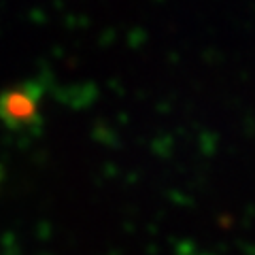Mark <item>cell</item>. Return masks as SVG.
<instances>
[{
	"instance_id": "cell-1",
	"label": "cell",
	"mask_w": 255,
	"mask_h": 255,
	"mask_svg": "<svg viewBox=\"0 0 255 255\" xmlns=\"http://www.w3.org/2000/svg\"><path fill=\"white\" fill-rule=\"evenodd\" d=\"M36 109L38 100L28 90H11L2 94V98H0V117L6 124H13L17 128L30 124L36 117Z\"/></svg>"
}]
</instances>
